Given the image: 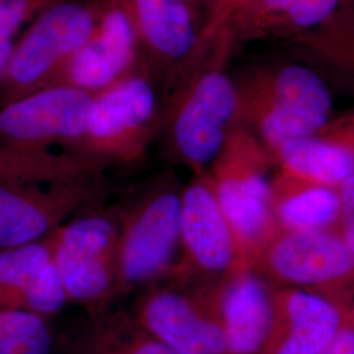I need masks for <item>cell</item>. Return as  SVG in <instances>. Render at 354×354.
I'll list each match as a JSON object with an SVG mask.
<instances>
[{
	"mask_svg": "<svg viewBox=\"0 0 354 354\" xmlns=\"http://www.w3.org/2000/svg\"><path fill=\"white\" fill-rule=\"evenodd\" d=\"M159 87L140 61L131 74L93 96L84 134L68 151L91 158L105 169L140 165L160 136Z\"/></svg>",
	"mask_w": 354,
	"mask_h": 354,
	"instance_id": "6da1fadb",
	"label": "cell"
},
{
	"mask_svg": "<svg viewBox=\"0 0 354 354\" xmlns=\"http://www.w3.org/2000/svg\"><path fill=\"white\" fill-rule=\"evenodd\" d=\"M181 190L165 175L152 181L118 218V276L115 297L171 276L180 248Z\"/></svg>",
	"mask_w": 354,
	"mask_h": 354,
	"instance_id": "7a4b0ae2",
	"label": "cell"
},
{
	"mask_svg": "<svg viewBox=\"0 0 354 354\" xmlns=\"http://www.w3.org/2000/svg\"><path fill=\"white\" fill-rule=\"evenodd\" d=\"M159 140L165 151L196 171L213 163L227 140L239 95L226 74L213 70L184 88L165 89Z\"/></svg>",
	"mask_w": 354,
	"mask_h": 354,
	"instance_id": "3957f363",
	"label": "cell"
},
{
	"mask_svg": "<svg viewBox=\"0 0 354 354\" xmlns=\"http://www.w3.org/2000/svg\"><path fill=\"white\" fill-rule=\"evenodd\" d=\"M97 17V0H62L26 28L0 74V106L38 89L88 39Z\"/></svg>",
	"mask_w": 354,
	"mask_h": 354,
	"instance_id": "277c9868",
	"label": "cell"
},
{
	"mask_svg": "<svg viewBox=\"0 0 354 354\" xmlns=\"http://www.w3.org/2000/svg\"><path fill=\"white\" fill-rule=\"evenodd\" d=\"M48 238L68 302L84 306L93 315L102 313L115 298L117 212L77 215Z\"/></svg>",
	"mask_w": 354,
	"mask_h": 354,
	"instance_id": "5b68a950",
	"label": "cell"
},
{
	"mask_svg": "<svg viewBox=\"0 0 354 354\" xmlns=\"http://www.w3.org/2000/svg\"><path fill=\"white\" fill-rule=\"evenodd\" d=\"M93 96L48 87L0 106V151L71 149L84 134Z\"/></svg>",
	"mask_w": 354,
	"mask_h": 354,
	"instance_id": "8992f818",
	"label": "cell"
},
{
	"mask_svg": "<svg viewBox=\"0 0 354 354\" xmlns=\"http://www.w3.org/2000/svg\"><path fill=\"white\" fill-rule=\"evenodd\" d=\"M100 180L36 185L0 177V250L48 238L99 200Z\"/></svg>",
	"mask_w": 354,
	"mask_h": 354,
	"instance_id": "52a82bcc",
	"label": "cell"
},
{
	"mask_svg": "<svg viewBox=\"0 0 354 354\" xmlns=\"http://www.w3.org/2000/svg\"><path fill=\"white\" fill-rule=\"evenodd\" d=\"M140 64L138 39L125 10L117 0H97L91 36L48 87H68L95 96L131 74Z\"/></svg>",
	"mask_w": 354,
	"mask_h": 354,
	"instance_id": "ba28073f",
	"label": "cell"
},
{
	"mask_svg": "<svg viewBox=\"0 0 354 354\" xmlns=\"http://www.w3.org/2000/svg\"><path fill=\"white\" fill-rule=\"evenodd\" d=\"M137 323L175 354H227L212 297L150 286L131 310Z\"/></svg>",
	"mask_w": 354,
	"mask_h": 354,
	"instance_id": "9c48e42d",
	"label": "cell"
},
{
	"mask_svg": "<svg viewBox=\"0 0 354 354\" xmlns=\"http://www.w3.org/2000/svg\"><path fill=\"white\" fill-rule=\"evenodd\" d=\"M180 247L184 261L175 266L172 277L180 279L187 269L231 276L248 269L207 178H197L181 190Z\"/></svg>",
	"mask_w": 354,
	"mask_h": 354,
	"instance_id": "30bf717a",
	"label": "cell"
},
{
	"mask_svg": "<svg viewBox=\"0 0 354 354\" xmlns=\"http://www.w3.org/2000/svg\"><path fill=\"white\" fill-rule=\"evenodd\" d=\"M134 26L140 61L162 91L180 74L200 38L188 0H117Z\"/></svg>",
	"mask_w": 354,
	"mask_h": 354,
	"instance_id": "8fae6325",
	"label": "cell"
},
{
	"mask_svg": "<svg viewBox=\"0 0 354 354\" xmlns=\"http://www.w3.org/2000/svg\"><path fill=\"white\" fill-rule=\"evenodd\" d=\"M222 151L225 155L216 156L222 160L210 184L247 268L250 260L266 248L273 194L263 174L239 163L234 152Z\"/></svg>",
	"mask_w": 354,
	"mask_h": 354,
	"instance_id": "7c38bea8",
	"label": "cell"
},
{
	"mask_svg": "<svg viewBox=\"0 0 354 354\" xmlns=\"http://www.w3.org/2000/svg\"><path fill=\"white\" fill-rule=\"evenodd\" d=\"M266 264L295 285H326L354 272V253L342 238L322 231H289L266 243Z\"/></svg>",
	"mask_w": 354,
	"mask_h": 354,
	"instance_id": "4fadbf2b",
	"label": "cell"
},
{
	"mask_svg": "<svg viewBox=\"0 0 354 354\" xmlns=\"http://www.w3.org/2000/svg\"><path fill=\"white\" fill-rule=\"evenodd\" d=\"M212 304L227 354H263L274 320V297L263 279L250 269L241 270L212 297Z\"/></svg>",
	"mask_w": 354,
	"mask_h": 354,
	"instance_id": "5bb4252c",
	"label": "cell"
},
{
	"mask_svg": "<svg viewBox=\"0 0 354 354\" xmlns=\"http://www.w3.org/2000/svg\"><path fill=\"white\" fill-rule=\"evenodd\" d=\"M348 319L337 304L302 289L274 297V320L263 354H315Z\"/></svg>",
	"mask_w": 354,
	"mask_h": 354,
	"instance_id": "9a60e30c",
	"label": "cell"
},
{
	"mask_svg": "<svg viewBox=\"0 0 354 354\" xmlns=\"http://www.w3.org/2000/svg\"><path fill=\"white\" fill-rule=\"evenodd\" d=\"M330 104L328 91L315 73L301 66L286 67L277 77L274 105L263 118L261 131L274 146L310 137L326 124Z\"/></svg>",
	"mask_w": 354,
	"mask_h": 354,
	"instance_id": "2e32d148",
	"label": "cell"
},
{
	"mask_svg": "<svg viewBox=\"0 0 354 354\" xmlns=\"http://www.w3.org/2000/svg\"><path fill=\"white\" fill-rule=\"evenodd\" d=\"M105 168L93 159L64 149L0 151V177L36 185L102 178Z\"/></svg>",
	"mask_w": 354,
	"mask_h": 354,
	"instance_id": "e0dca14e",
	"label": "cell"
},
{
	"mask_svg": "<svg viewBox=\"0 0 354 354\" xmlns=\"http://www.w3.org/2000/svg\"><path fill=\"white\" fill-rule=\"evenodd\" d=\"M279 149L292 174L317 185H342L354 175V152L339 145L304 137L288 140Z\"/></svg>",
	"mask_w": 354,
	"mask_h": 354,
	"instance_id": "ac0fdd59",
	"label": "cell"
},
{
	"mask_svg": "<svg viewBox=\"0 0 354 354\" xmlns=\"http://www.w3.org/2000/svg\"><path fill=\"white\" fill-rule=\"evenodd\" d=\"M53 260L49 238L0 250V310H23Z\"/></svg>",
	"mask_w": 354,
	"mask_h": 354,
	"instance_id": "d6986e66",
	"label": "cell"
},
{
	"mask_svg": "<svg viewBox=\"0 0 354 354\" xmlns=\"http://www.w3.org/2000/svg\"><path fill=\"white\" fill-rule=\"evenodd\" d=\"M102 313L95 315L79 354H175L142 328L131 313Z\"/></svg>",
	"mask_w": 354,
	"mask_h": 354,
	"instance_id": "ffe728a7",
	"label": "cell"
},
{
	"mask_svg": "<svg viewBox=\"0 0 354 354\" xmlns=\"http://www.w3.org/2000/svg\"><path fill=\"white\" fill-rule=\"evenodd\" d=\"M277 214L289 231H322L340 216L339 192L314 184L283 198Z\"/></svg>",
	"mask_w": 354,
	"mask_h": 354,
	"instance_id": "44dd1931",
	"label": "cell"
},
{
	"mask_svg": "<svg viewBox=\"0 0 354 354\" xmlns=\"http://www.w3.org/2000/svg\"><path fill=\"white\" fill-rule=\"evenodd\" d=\"M49 317L23 310H0V354H54Z\"/></svg>",
	"mask_w": 354,
	"mask_h": 354,
	"instance_id": "7402d4cb",
	"label": "cell"
},
{
	"mask_svg": "<svg viewBox=\"0 0 354 354\" xmlns=\"http://www.w3.org/2000/svg\"><path fill=\"white\" fill-rule=\"evenodd\" d=\"M59 1L62 0H3L0 3V74L26 28Z\"/></svg>",
	"mask_w": 354,
	"mask_h": 354,
	"instance_id": "603a6c76",
	"label": "cell"
},
{
	"mask_svg": "<svg viewBox=\"0 0 354 354\" xmlns=\"http://www.w3.org/2000/svg\"><path fill=\"white\" fill-rule=\"evenodd\" d=\"M272 10L285 11L301 26H317L327 19L339 0H266Z\"/></svg>",
	"mask_w": 354,
	"mask_h": 354,
	"instance_id": "cb8c5ba5",
	"label": "cell"
},
{
	"mask_svg": "<svg viewBox=\"0 0 354 354\" xmlns=\"http://www.w3.org/2000/svg\"><path fill=\"white\" fill-rule=\"evenodd\" d=\"M339 197L342 221V241L354 253V175L340 185Z\"/></svg>",
	"mask_w": 354,
	"mask_h": 354,
	"instance_id": "d4e9b609",
	"label": "cell"
},
{
	"mask_svg": "<svg viewBox=\"0 0 354 354\" xmlns=\"http://www.w3.org/2000/svg\"><path fill=\"white\" fill-rule=\"evenodd\" d=\"M315 354H354L353 322L346 319L332 340Z\"/></svg>",
	"mask_w": 354,
	"mask_h": 354,
	"instance_id": "484cf974",
	"label": "cell"
},
{
	"mask_svg": "<svg viewBox=\"0 0 354 354\" xmlns=\"http://www.w3.org/2000/svg\"><path fill=\"white\" fill-rule=\"evenodd\" d=\"M215 1H216V4H218L219 7L226 8V7H230V6H232V4L239 3L241 0H215Z\"/></svg>",
	"mask_w": 354,
	"mask_h": 354,
	"instance_id": "4316f807",
	"label": "cell"
},
{
	"mask_svg": "<svg viewBox=\"0 0 354 354\" xmlns=\"http://www.w3.org/2000/svg\"><path fill=\"white\" fill-rule=\"evenodd\" d=\"M348 319L351 320V322H353L354 323V307H353V311L351 313V314H348Z\"/></svg>",
	"mask_w": 354,
	"mask_h": 354,
	"instance_id": "83f0119b",
	"label": "cell"
},
{
	"mask_svg": "<svg viewBox=\"0 0 354 354\" xmlns=\"http://www.w3.org/2000/svg\"><path fill=\"white\" fill-rule=\"evenodd\" d=\"M1 1H3V0H0V3H1Z\"/></svg>",
	"mask_w": 354,
	"mask_h": 354,
	"instance_id": "f1b7e54d",
	"label": "cell"
},
{
	"mask_svg": "<svg viewBox=\"0 0 354 354\" xmlns=\"http://www.w3.org/2000/svg\"><path fill=\"white\" fill-rule=\"evenodd\" d=\"M188 1H190V0H188Z\"/></svg>",
	"mask_w": 354,
	"mask_h": 354,
	"instance_id": "f546056e",
	"label": "cell"
}]
</instances>
